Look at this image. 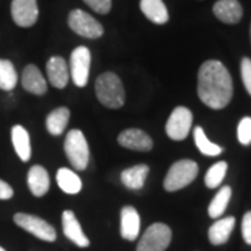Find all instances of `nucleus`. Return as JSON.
Segmentation results:
<instances>
[{"label":"nucleus","instance_id":"1","mask_svg":"<svg viewBox=\"0 0 251 251\" xmlns=\"http://www.w3.org/2000/svg\"><path fill=\"white\" fill-rule=\"evenodd\" d=\"M198 97L208 108H226L233 97V81L224 66L218 60L202 63L198 70Z\"/></svg>","mask_w":251,"mask_h":251},{"label":"nucleus","instance_id":"2","mask_svg":"<svg viewBox=\"0 0 251 251\" xmlns=\"http://www.w3.org/2000/svg\"><path fill=\"white\" fill-rule=\"evenodd\" d=\"M95 94L99 102L109 109H119L125 105V87L115 73H103L99 75L95 82Z\"/></svg>","mask_w":251,"mask_h":251},{"label":"nucleus","instance_id":"3","mask_svg":"<svg viewBox=\"0 0 251 251\" xmlns=\"http://www.w3.org/2000/svg\"><path fill=\"white\" fill-rule=\"evenodd\" d=\"M197 175V162L191 159H181L175 162L166 173V177L163 180V187L169 193L179 191L181 188L187 187L190 183H193Z\"/></svg>","mask_w":251,"mask_h":251},{"label":"nucleus","instance_id":"4","mask_svg":"<svg viewBox=\"0 0 251 251\" xmlns=\"http://www.w3.org/2000/svg\"><path fill=\"white\" fill-rule=\"evenodd\" d=\"M64 152L77 171H85L90 162V148L81 130H70L64 140Z\"/></svg>","mask_w":251,"mask_h":251},{"label":"nucleus","instance_id":"5","mask_svg":"<svg viewBox=\"0 0 251 251\" xmlns=\"http://www.w3.org/2000/svg\"><path fill=\"white\" fill-rule=\"evenodd\" d=\"M172 242V230L168 225L156 222L144 232L135 251H165Z\"/></svg>","mask_w":251,"mask_h":251},{"label":"nucleus","instance_id":"6","mask_svg":"<svg viewBox=\"0 0 251 251\" xmlns=\"http://www.w3.org/2000/svg\"><path fill=\"white\" fill-rule=\"evenodd\" d=\"M14 224L24 229L25 232L35 236L44 242H54L56 240V230L50 224H48L45 219L36 215L17 212L14 215Z\"/></svg>","mask_w":251,"mask_h":251},{"label":"nucleus","instance_id":"7","mask_svg":"<svg viewBox=\"0 0 251 251\" xmlns=\"http://www.w3.org/2000/svg\"><path fill=\"white\" fill-rule=\"evenodd\" d=\"M69 27L77 35L88 38V39H97L103 35V27L100 25L98 20L92 17L91 14L85 13L84 10L75 9L69 14Z\"/></svg>","mask_w":251,"mask_h":251},{"label":"nucleus","instance_id":"8","mask_svg":"<svg viewBox=\"0 0 251 251\" xmlns=\"http://www.w3.org/2000/svg\"><path fill=\"white\" fill-rule=\"evenodd\" d=\"M193 126V113L184 106H177L172 112L166 123V134L175 141H181L187 138Z\"/></svg>","mask_w":251,"mask_h":251},{"label":"nucleus","instance_id":"9","mask_svg":"<svg viewBox=\"0 0 251 251\" xmlns=\"http://www.w3.org/2000/svg\"><path fill=\"white\" fill-rule=\"evenodd\" d=\"M91 67V52L87 46H78L70 56V73L73 82L77 87H85L88 84Z\"/></svg>","mask_w":251,"mask_h":251},{"label":"nucleus","instance_id":"10","mask_svg":"<svg viewBox=\"0 0 251 251\" xmlns=\"http://www.w3.org/2000/svg\"><path fill=\"white\" fill-rule=\"evenodd\" d=\"M10 9L11 18L18 27H32L39 16L36 0H11Z\"/></svg>","mask_w":251,"mask_h":251},{"label":"nucleus","instance_id":"11","mask_svg":"<svg viewBox=\"0 0 251 251\" xmlns=\"http://www.w3.org/2000/svg\"><path fill=\"white\" fill-rule=\"evenodd\" d=\"M117 143L127 150L148 152L153 147L152 138L140 128H128L122 131L117 137Z\"/></svg>","mask_w":251,"mask_h":251},{"label":"nucleus","instance_id":"12","mask_svg":"<svg viewBox=\"0 0 251 251\" xmlns=\"http://www.w3.org/2000/svg\"><path fill=\"white\" fill-rule=\"evenodd\" d=\"M62 224H63V233L64 236L73 242L75 246H78L81 249H85L90 246V239L84 234L82 227H81L78 219L75 218L74 212L67 209L64 211L62 215Z\"/></svg>","mask_w":251,"mask_h":251},{"label":"nucleus","instance_id":"13","mask_svg":"<svg viewBox=\"0 0 251 251\" xmlns=\"http://www.w3.org/2000/svg\"><path fill=\"white\" fill-rule=\"evenodd\" d=\"M140 227H141V221H140V214L134 206H123L120 212V233L122 237L134 242L140 234Z\"/></svg>","mask_w":251,"mask_h":251},{"label":"nucleus","instance_id":"14","mask_svg":"<svg viewBox=\"0 0 251 251\" xmlns=\"http://www.w3.org/2000/svg\"><path fill=\"white\" fill-rule=\"evenodd\" d=\"M21 84L24 90L34 95H44L48 91L45 77L35 64H28L24 67L21 74Z\"/></svg>","mask_w":251,"mask_h":251},{"label":"nucleus","instance_id":"15","mask_svg":"<svg viewBox=\"0 0 251 251\" xmlns=\"http://www.w3.org/2000/svg\"><path fill=\"white\" fill-rule=\"evenodd\" d=\"M212 11L225 24H237L243 17V7L239 0H218Z\"/></svg>","mask_w":251,"mask_h":251},{"label":"nucleus","instance_id":"16","mask_svg":"<svg viewBox=\"0 0 251 251\" xmlns=\"http://www.w3.org/2000/svg\"><path fill=\"white\" fill-rule=\"evenodd\" d=\"M46 72L49 82L54 88L63 90L69 82V66L60 56H52L46 63Z\"/></svg>","mask_w":251,"mask_h":251},{"label":"nucleus","instance_id":"17","mask_svg":"<svg viewBox=\"0 0 251 251\" xmlns=\"http://www.w3.org/2000/svg\"><path fill=\"white\" fill-rule=\"evenodd\" d=\"M27 183L29 191L35 197H44L50 187V177L44 166L34 165L28 172Z\"/></svg>","mask_w":251,"mask_h":251},{"label":"nucleus","instance_id":"18","mask_svg":"<svg viewBox=\"0 0 251 251\" xmlns=\"http://www.w3.org/2000/svg\"><path fill=\"white\" fill-rule=\"evenodd\" d=\"M236 219L233 216H226L222 219H218L208 230V239L214 246H222L229 240L230 234L233 232Z\"/></svg>","mask_w":251,"mask_h":251},{"label":"nucleus","instance_id":"19","mask_svg":"<svg viewBox=\"0 0 251 251\" xmlns=\"http://www.w3.org/2000/svg\"><path fill=\"white\" fill-rule=\"evenodd\" d=\"M11 143L21 161L28 162L31 159V140L28 131L23 126L17 125L11 128Z\"/></svg>","mask_w":251,"mask_h":251},{"label":"nucleus","instance_id":"20","mask_svg":"<svg viewBox=\"0 0 251 251\" xmlns=\"http://www.w3.org/2000/svg\"><path fill=\"white\" fill-rule=\"evenodd\" d=\"M140 7L145 17L153 24H166L169 21V13L162 0H141Z\"/></svg>","mask_w":251,"mask_h":251},{"label":"nucleus","instance_id":"21","mask_svg":"<svg viewBox=\"0 0 251 251\" xmlns=\"http://www.w3.org/2000/svg\"><path fill=\"white\" fill-rule=\"evenodd\" d=\"M150 168L148 165H135L128 169H125L122 172V183L126 187L130 190H140L144 187L145 180L148 177Z\"/></svg>","mask_w":251,"mask_h":251},{"label":"nucleus","instance_id":"22","mask_svg":"<svg viewBox=\"0 0 251 251\" xmlns=\"http://www.w3.org/2000/svg\"><path fill=\"white\" fill-rule=\"evenodd\" d=\"M57 186L62 188L66 194H78L82 188V181L77 173H74L67 168H62L56 173Z\"/></svg>","mask_w":251,"mask_h":251},{"label":"nucleus","instance_id":"23","mask_svg":"<svg viewBox=\"0 0 251 251\" xmlns=\"http://www.w3.org/2000/svg\"><path fill=\"white\" fill-rule=\"evenodd\" d=\"M70 120V110L67 108H57L46 117V128L52 135H60L66 130Z\"/></svg>","mask_w":251,"mask_h":251},{"label":"nucleus","instance_id":"24","mask_svg":"<svg viewBox=\"0 0 251 251\" xmlns=\"http://www.w3.org/2000/svg\"><path fill=\"white\" fill-rule=\"evenodd\" d=\"M230 198H232V188L229 186H224L222 188H219V191L216 193L215 197L212 198L211 204L208 206V215L212 219L221 218L229 205Z\"/></svg>","mask_w":251,"mask_h":251},{"label":"nucleus","instance_id":"25","mask_svg":"<svg viewBox=\"0 0 251 251\" xmlns=\"http://www.w3.org/2000/svg\"><path fill=\"white\" fill-rule=\"evenodd\" d=\"M194 143L200 150V152L204 153L206 156H218L222 153V147H219L218 144L212 143L208 137H206L205 131L202 130V127L197 126L194 128Z\"/></svg>","mask_w":251,"mask_h":251},{"label":"nucleus","instance_id":"26","mask_svg":"<svg viewBox=\"0 0 251 251\" xmlns=\"http://www.w3.org/2000/svg\"><path fill=\"white\" fill-rule=\"evenodd\" d=\"M17 81L18 75L14 64L10 60L0 59V90L13 91L17 85Z\"/></svg>","mask_w":251,"mask_h":251},{"label":"nucleus","instance_id":"27","mask_svg":"<svg viewBox=\"0 0 251 251\" xmlns=\"http://www.w3.org/2000/svg\"><path fill=\"white\" fill-rule=\"evenodd\" d=\"M227 172V163L225 161H221L212 165L205 175V186L208 188H216L221 186L224 181L225 176Z\"/></svg>","mask_w":251,"mask_h":251},{"label":"nucleus","instance_id":"28","mask_svg":"<svg viewBox=\"0 0 251 251\" xmlns=\"http://www.w3.org/2000/svg\"><path fill=\"white\" fill-rule=\"evenodd\" d=\"M237 140L243 145L251 144V117H243L237 126Z\"/></svg>","mask_w":251,"mask_h":251},{"label":"nucleus","instance_id":"29","mask_svg":"<svg viewBox=\"0 0 251 251\" xmlns=\"http://www.w3.org/2000/svg\"><path fill=\"white\" fill-rule=\"evenodd\" d=\"M240 72H242V80L246 91L251 95V59L249 57H243L240 63Z\"/></svg>","mask_w":251,"mask_h":251},{"label":"nucleus","instance_id":"30","mask_svg":"<svg viewBox=\"0 0 251 251\" xmlns=\"http://www.w3.org/2000/svg\"><path fill=\"white\" fill-rule=\"evenodd\" d=\"M98 14H108L112 9V0H84Z\"/></svg>","mask_w":251,"mask_h":251},{"label":"nucleus","instance_id":"31","mask_svg":"<svg viewBox=\"0 0 251 251\" xmlns=\"http://www.w3.org/2000/svg\"><path fill=\"white\" fill-rule=\"evenodd\" d=\"M242 234H243L244 242L251 246V211L246 212L244 216H243Z\"/></svg>","mask_w":251,"mask_h":251},{"label":"nucleus","instance_id":"32","mask_svg":"<svg viewBox=\"0 0 251 251\" xmlns=\"http://www.w3.org/2000/svg\"><path fill=\"white\" fill-rule=\"evenodd\" d=\"M14 196V190L10 186L9 183H6L4 180L0 179V200L6 201V200H10Z\"/></svg>","mask_w":251,"mask_h":251},{"label":"nucleus","instance_id":"33","mask_svg":"<svg viewBox=\"0 0 251 251\" xmlns=\"http://www.w3.org/2000/svg\"><path fill=\"white\" fill-rule=\"evenodd\" d=\"M0 251H6V250H4V249H3V247H0Z\"/></svg>","mask_w":251,"mask_h":251},{"label":"nucleus","instance_id":"34","mask_svg":"<svg viewBox=\"0 0 251 251\" xmlns=\"http://www.w3.org/2000/svg\"><path fill=\"white\" fill-rule=\"evenodd\" d=\"M250 36H251V27H250Z\"/></svg>","mask_w":251,"mask_h":251}]
</instances>
